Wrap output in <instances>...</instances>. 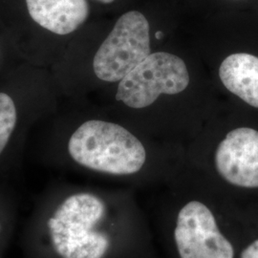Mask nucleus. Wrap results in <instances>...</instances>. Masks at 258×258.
Returning a JSON list of instances; mask_svg holds the SVG:
<instances>
[{
    "mask_svg": "<svg viewBox=\"0 0 258 258\" xmlns=\"http://www.w3.org/2000/svg\"><path fill=\"white\" fill-rule=\"evenodd\" d=\"M237 258H258V237L241 249Z\"/></svg>",
    "mask_w": 258,
    "mask_h": 258,
    "instance_id": "11",
    "label": "nucleus"
},
{
    "mask_svg": "<svg viewBox=\"0 0 258 258\" xmlns=\"http://www.w3.org/2000/svg\"><path fill=\"white\" fill-rule=\"evenodd\" d=\"M162 37H163V33L160 32V31H158L156 34H155V37H156L157 39H161Z\"/></svg>",
    "mask_w": 258,
    "mask_h": 258,
    "instance_id": "12",
    "label": "nucleus"
},
{
    "mask_svg": "<svg viewBox=\"0 0 258 258\" xmlns=\"http://www.w3.org/2000/svg\"><path fill=\"white\" fill-rule=\"evenodd\" d=\"M21 249L24 258H156L140 204L86 188L44 194L24 227Z\"/></svg>",
    "mask_w": 258,
    "mask_h": 258,
    "instance_id": "1",
    "label": "nucleus"
},
{
    "mask_svg": "<svg viewBox=\"0 0 258 258\" xmlns=\"http://www.w3.org/2000/svg\"><path fill=\"white\" fill-rule=\"evenodd\" d=\"M26 6L37 24L58 36L75 32L90 12L87 0H26Z\"/></svg>",
    "mask_w": 258,
    "mask_h": 258,
    "instance_id": "7",
    "label": "nucleus"
},
{
    "mask_svg": "<svg viewBox=\"0 0 258 258\" xmlns=\"http://www.w3.org/2000/svg\"><path fill=\"white\" fill-rule=\"evenodd\" d=\"M189 83L186 65L179 56L166 52L150 54L118 85L116 100L131 108H145L160 95H175Z\"/></svg>",
    "mask_w": 258,
    "mask_h": 258,
    "instance_id": "5",
    "label": "nucleus"
},
{
    "mask_svg": "<svg viewBox=\"0 0 258 258\" xmlns=\"http://www.w3.org/2000/svg\"><path fill=\"white\" fill-rule=\"evenodd\" d=\"M97 1L102 2V3H104V4H109V3H112V2L115 1V0H97Z\"/></svg>",
    "mask_w": 258,
    "mask_h": 258,
    "instance_id": "13",
    "label": "nucleus"
},
{
    "mask_svg": "<svg viewBox=\"0 0 258 258\" xmlns=\"http://www.w3.org/2000/svg\"><path fill=\"white\" fill-rule=\"evenodd\" d=\"M66 151L77 166L113 177L139 174L148 160L147 148L134 134L104 120L81 124L68 139Z\"/></svg>",
    "mask_w": 258,
    "mask_h": 258,
    "instance_id": "3",
    "label": "nucleus"
},
{
    "mask_svg": "<svg viewBox=\"0 0 258 258\" xmlns=\"http://www.w3.org/2000/svg\"><path fill=\"white\" fill-rule=\"evenodd\" d=\"M214 168L234 187L258 188V131L238 127L230 131L214 152Z\"/></svg>",
    "mask_w": 258,
    "mask_h": 258,
    "instance_id": "6",
    "label": "nucleus"
},
{
    "mask_svg": "<svg viewBox=\"0 0 258 258\" xmlns=\"http://www.w3.org/2000/svg\"><path fill=\"white\" fill-rule=\"evenodd\" d=\"M150 54L148 19L138 11H130L117 20L97 51L93 70L101 81L120 82Z\"/></svg>",
    "mask_w": 258,
    "mask_h": 258,
    "instance_id": "4",
    "label": "nucleus"
},
{
    "mask_svg": "<svg viewBox=\"0 0 258 258\" xmlns=\"http://www.w3.org/2000/svg\"><path fill=\"white\" fill-rule=\"evenodd\" d=\"M17 203L9 194L0 191V258H4L16 231Z\"/></svg>",
    "mask_w": 258,
    "mask_h": 258,
    "instance_id": "9",
    "label": "nucleus"
},
{
    "mask_svg": "<svg viewBox=\"0 0 258 258\" xmlns=\"http://www.w3.org/2000/svg\"><path fill=\"white\" fill-rule=\"evenodd\" d=\"M219 76L225 87L242 101L258 108V57L236 53L226 57Z\"/></svg>",
    "mask_w": 258,
    "mask_h": 258,
    "instance_id": "8",
    "label": "nucleus"
},
{
    "mask_svg": "<svg viewBox=\"0 0 258 258\" xmlns=\"http://www.w3.org/2000/svg\"><path fill=\"white\" fill-rule=\"evenodd\" d=\"M18 122V111L14 100L0 92V159L7 151Z\"/></svg>",
    "mask_w": 258,
    "mask_h": 258,
    "instance_id": "10",
    "label": "nucleus"
},
{
    "mask_svg": "<svg viewBox=\"0 0 258 258\" xmlns=\"http://www.w3.org/2000/svg\"><path fill=\"white\" fill-rule=\"evenodd\" d=\"M216 194L176 196L151 205L149 217L165 258H237Z\"/></svg>",
    "mask_w": 258,
    "mask_h": 258,
    "instance_id": "2",
    "label": "nucleus"
}]
</instances>
